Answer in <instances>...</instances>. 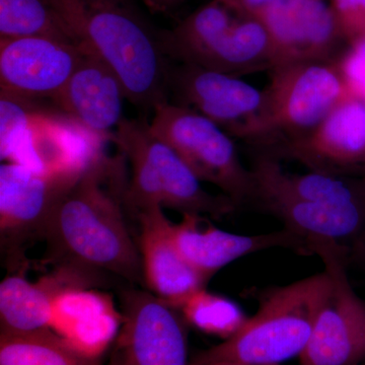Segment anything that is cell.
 <instances>
[{
    "label": "cell",
    "mask_w": 365,
    "mask_h": 365,
    "mask_svg": "<svg viewBox=\"0 0 365 365\" xmlns=\"http://www.w3.org/2000/svg\"><path fill=\"white\" fill-rule=\"evenodd\" d=\"M28 37L78 45L49 0H0V39Z\"/></svg>",
    "instance_id": "obj_24"
},
{
    "label": "cell",
    "mask_w": 365,
    "mask_h": 365,
    "mask_svg": "<svg viewBox=\"0 0 365 365\" xmlns=\"http://www.w3.org/2000/svg\"><path fill=\"white\" fill-rule=\"evenodd\" d=\"M144 6L150 11L158 13H167L176 7L181 6L184 0H141Z\"/></svg>",
    "instance_id": "obj_29"
},
{
    "label": "cell",
    "mask_w": 365,
    "mask_h": 365,
    "mask_svg": "<svg viewBox=\"0 0 365 365\" xmlns=\"http://www.w3.org/2000/svg\"><path fill=\"white\" fill-rule=\"evenodd\" d=\"M275 365H281V364H275Z\"/></svg>",
    "instance_id": "obj_31"
},
{
    "label": "cell",
    "mask_w": 365,
    "mask_h": 365,
    "mask_svg": "<svg viewBox=\"0 0 365 365\" xmlns=\"http://www.w3.org/2000/svg\"><path fill=\"white\" fill-rule=\"evenodd\" d=\"M0 365H101L79 353L52 329L0 331Z\"/></svg>",
    "instance_id": "obj_23"
},
{
    "label": "cell",
    "mask_w": 365,
    "mask_h": 365,
    "mask_svg": "<svg viewBox=\"0 0 365 365\" xmlns=\"http://www.w3.org/2000/svg\"><path fill=\"white\" fill-rule=\"evenodd\" d=\"M205 216L184 215L173 222L172 232L184 258L210 280L220 269L247 255L273 248L313 255L309 242L287 228L269 234H232L213 227Z\"/></svg>",
    "instance_id": "obj_16"
},
{
    "label": "cell",
    "mask_w": 365,
    "mask_h": 365,
    "mask_svg": "<svg viewBox=\"0 0 365 365\" xmlns=\"http://www.w3.org/2000/svg\"><path fill=\"white\" fill-rule=\"evenodd\" d=\"M125 162L121 153H102L67 190L46 230V262L144 281L140 252L125 222Z\"/></svg>",
    "instance_id": "obj_1"
},
{
    "label": "cell",
    "mask_w": 365,
    "mask_h": 365,
    "mask_svg": "<svg viewBox=\"0 0 365 365\" xmlns=\"http://www.w3.org/2000/svg\"><path fill=\"white\" fill-rule=\"evenodd\" d=\"M122 325L107 365H190L188 323L179 309L150 292L121 295Z\"/></svg>",
    "instance_id": "obj_11"
},
{
    "label": "cell",
    "mask_w": 365,
    "mask_h": 365,
    "mask_svg": "<svg viewBox=\"0 0 365 365\" xmlns=\"http://www.w3.org/2000/svg\"><path fill=\"white\" fill-rule=\"evenodd\" d=\"M250 170L254 182L252 205L267 198L365 205V178L356 180L317 172L290 174L281 168L278 160L263 153L255 158Z\"/></svg>",
    "instance_id": "obj_21"
},
{
    "label": "cell",
    "mask_w": 365,
    "mask_h": 365,
    "mask_svg": "<svg viewBox=\"0 0 365 365\" xmlns=\"http://www.w3.org/2000/svg\"><path fill=\"white\" fill-rule=\"evenodd\" d=\"M107 143L67 117L36 103L0 98V155L43 174L78 172L100 157Z\"/></svg>",
    "instance_id": "obj_7"
},
{
    "label": "cell",
    "mask_w": 365,
    "mask_h": 365,
    "mask_svg": "<svg viewBox=\"0 0 365 365\" xmlns=\"http://www.w3.org/2000/svg\"><path fill=\"white\" fill-rule=\"evenodd\" d=\"M86 51L111 67L126 98L143 113L169 102L170 60L160 31L134 0H49Z\"/></svg>",
    "instance_id": "obj_2"
},
{
    "label": "cell",
    "mask_w": 365,
    "mask_h": 365,
    "mask_svg": "<svg viewBox=\"0 0 365 365\" xmlns=\"http://www.w3.org/2000/svg\"><path fill=\"white\" fill-rule=\"evenodd\" d=\"M174 307L189 326L222 340L239 332L249 319L234 300L211 294L205 288L190 294Z\"/></svg>",
    "instance_id": "obj_25"
},
{
    "label": "cell",
    "mask_w": 365,
    "mask_h": 365,
    "mask_svg": "<svg viewBox=\"0 0 365 365\" xmlns=\"http://www.w3.org/2000/svg\"><path fill=\"white\" fill-rule=\"evenodd\" d=\"M235 13L246 16H258L276 0H218Z\"/></svg>",
    "instance_id": "obj_28"
},
{
    "label": "cell",
    "mask_w": 365,
    "mask_h": 365,
    "mask_svg": "<svg viewBox=\"0 0 365 365\" xmlns=\"http://www.w3.org/2000/svg\"><path fill=\"white\" fill-rule=\"evenodd\" d=\"M140 223V252L144 282L150 292L172 306L204 289L209 279L198 272L178 249L172 225L160 205L135 215Z\"/></svg>",
    "instance_id": "obj_18"
},
{
    "label": "cell",
    "mask_w": 365,
    "mask_h": 365,
    "mask_svg": "<svg viewBox=\"0 0 365 365\" xmlns=\"http://www.w3.org/2000/svg\"><path fill=\"white\" fill-rule=\"evenodd\" d=\"M330 274L332 287L319 309L300 365H355L365 359V304L346 274L347 250L329 242L311 245Z\"/></svg>",
    "instance_id": "obj_9"
},
{
    "label": "cell",
    "mask_w": 365,
    "mask_h": 365,
    "mask_svg": "<svg viewBox=\"0 0 365 365\" xmlns=\"http://www.w3.org/2000/svg\"><path fill=\"white\" fill-rule=\"evenodd\" d=\"M160 41L163 54L177 63L237 78L274 68L272 45L260 19L241 16L218 0L160 31Z\"/></svg>",
    "instance_id": "obj_5"
},
{
    "label": "cell",
    "mask_w": 365,
    "mask_h": 365,
    "mask_svg": "<svg viewBox=\"0 0 365 365\" xmlns=\"http://www.w3.org/2000/svg\"><path fill=\"white\" fill-rule=\"evenodd\" d=\"M337 62L350 95L365 102V34L352 41V46Z\"/></svg>",
    "instance_id": "obj_26"
},
{
    "label": "cell",
    "mask_w": 365,
    "mask_h": 365,
    "mask_svg": "<svg viewBox=\"0 0 365 365\" xmlns=\"http://www.w3.org/2000/svg\"><path fill=\"white\" fill-rule=\"evenodd\" d=\"M169 93L174 104L200 113L234 137L258 114L264 98L237 76L182 63L170 67Z\"/></svg>",
    "instance_id": "obj_15"
},
{
    "label": "cell",
    "mask_w": 365,
    "mask_h": 365,
    "mask_svg": "<svg viewBox=\"0 0 365 365\" xmlns=\"http://www.w3.org/2000/svg\"><path fill=\"white\" fill-rule=\"evenodd\" d=\"M150 128L201 182L215 185L237 208L251 203L253 175L242 165L232 136L222 127L200 113L167 102L155 108Z\"/></svg>",
    "instance_id": "obj_8"
},
{
    "label": "cell",
    "mask_w": 365,
    "mask_h": 365,
    "mask_svg": "<svg viewBox=\"0 0 365 365\" xmlns=\"http://www.w3.org/2000/svg\"><path fill=\"white\" fill-rule=\"evenodd\" d=\"M258 114L237 138L263 150L313 130L350 96L336 61L275 67Z\"/></svg>",
    "instance_id": "obj_6"
},
{
    "label": "cell",
    "mask_w": 365,
    "mask_h": 365,
    "mask_svg": "<svg viewBox=\"0 0 365 365\" xmlns=\"http://www.w3.org/2000/svg\"><path fill=\"white\" fill-rule=\"evenodd\" d=\"M345 38L355 40L365 34V0H331Z\"/></svg>",
    "instance_id": "obj_27"
},
{
    "label": "cell",
    "mask_w": 365,
    "mask_h": 365,
    "mask_svg": "<svg viewBox=\"0 0 365 365\" xmlns=\"http://www.w3.org/2000/svg\"><path fill=\"white\" fill-rule=\"evenodd\" d=\"M124 98L126 93L117 74L88 53L53 102L67 117L110 141L124 118Z\"/></svg>",
    "instance_id": "obj_19"
},
{
    "label": "cell",
    "mask_w": 365,
    "mask_h": 365,
    "mask_svg": "<svg viewBox=\"0 0 365 365\" xmlns=\"http://www.w3.org/2000/svg\"><path fill=\"white\" fill-rule=\"evenodd\" d=\"M88 54L81 46L47 38L0 39V93L53 101Z\"/></svg>",
    "instance_id": "obj_13"
},
{
    "label": "cell",
    "mask_w": 365,
    "mask_h": 365,
    "mask_svg": "<svg viewBox=\"0 0 365 365\" xmlns=\"http://www.w3.org/2000/svg\"><path fill=\"white\" fill-rule=\"evenodd\" d=\"M102 273L78 266H55L33 282L24 274H11L0 283V331L30 332L51 329L57 299L74 288H93Z\"/></svg>",
    "instance_id": "obj_17"
},
{
    "label": "cell",
    "mask_w": 365,
    "mask_h": 365,
    "mask_svg": "<svg viewBox=\"0 0 365 365\" xmlns=\"http://www.w3.org/2000/svg\"><path fill=\"white\" fill-rule=\"evenodd\" d=\"M257 18L270 37L274 68L300 62L336 61L333 54L345 38L326 0H276Z\"/></svg>",
    "instance_id": "obj_14"
},
{
    "label": "cell",
    "mask_w": 365,
    "mask_h": 365,
    "mask_svg": "<svg viewBox=\"0 0 365 365\" xmlns=\"http://www.w3.org/2000/svg\"><path fill=\"white\" fill-rule=\"evenodd\" d=\"M255 207L275 216L284 227L311 245L329 242L348 253L365 230V205L307 202L287 198L262 199Z\"/></svg>",
    "instance_id": "obj_22"
},
{
    "label": "cell",
    "mask_w": 365,
    "mask_h": 365,
    "mask_svg": "<svg viewBox=\"0 0 365 365\" xmlns=\"http://www.w3.org/2000/svg\"><path fill=\"white\" fill-rule=\"evenodd\" d=\"M101 365H102V364H101Z\"/></svg>",
    "instance_id": "obj_32"
},
{
    "label": "cell",
    "mask_w": 365,
    "mask_h": 365,
    "mask_svg": "<svg viewBox=\"0 0 365 365\" xmlns=\"http://www.w3.org/2000/svg\"><path fill=\"white\" fill-rule=\"evenodd\" d=\"M262 153L297 160L311 172L349 176L365 165V102L348 96L309 133Z\"/></svg>",
    "instance_id": "obj_12"
},
{
    "label": "cell",
    "mask_w": 365,
    "mask_h": 365,
    "mask_svg": "<svg viewBox=\"0 0 365 365\" xmlns=\"http://www.w3.org/2000/svg\"><path fill=\"white\" fill-rule=\"evenodd\" d=\"M190 365H242L232 361H212L203 362V364H195V362H190Z\"/></svg>",
    "instance_id": "obj_30"
},
{
    "label": "cell",
    "mask_w": 365,
    "mask_h": 365,
    "mask_svg": "<svg viewBox=\"0 0 365 365\" xmlns=\"http://www.w3.org/2000/svg\"><path fill=\"white\" fill-rule=\"evenodd\" d=\"M110 141L130 163L131 178L124 195L125 209L134 215L151 206L174 209L184 215L222 220L237 210L230 197L213 195L200 180L150 128L148 116L123 118Z\"/></svg>",
    "instance_id": "obj_4"
},
{
    "label": "cell",
    "mask_w": 365,
    "mask_h": 365,
    "mask_svg": "<svg viewBox=\"0 0 365 365\" xmlns=\"http://www.w3.org/2000/svg\"><path fill=\"white\" fill-rule=\"evenodd\" d=\"M83 172L43 174L19 163H2L0 237L9 265L21 267L26 247L36 240H44L60 199Z\"/></svg>",
    "instance_id": "obj_10"
},
{
    "label": "cell",
    "mask_w": 365,
    "mask_h": 365,
    "mask_svg": "<svg viewBox=\"0 0 365 365\" xmlns=\"http://www.w3.org/2000/svg\"><path fill=\"white\" fill-rule=\"evenodd\" d=\"M330 274H314L262 294L258 312L234 336L194 355L191 362L275 365L306 349L319 309L330 294Z\"/></svg>",
    "instance_id": "obj_3"
},
{
    "label": "cell",
    "mask_w": 365,
    "mask_h": 365,
    "mask_svg": "<svg viewBox=\"0 0 365 365\" xmlns=\"http://www.w3.org/2000/svg\"><path fill=\"white\" fill-rule=\"evenodd\" d=\"M122 325L112 297L93 288H76L55 302L52 329L79 353L100 359Z\"/></svg>",
    "instance_id": "obj_20"
}]
</instances>
